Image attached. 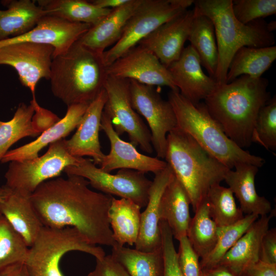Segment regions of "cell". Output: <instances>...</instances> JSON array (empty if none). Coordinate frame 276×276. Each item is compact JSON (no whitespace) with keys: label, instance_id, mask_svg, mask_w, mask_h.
Wrapping results in <instances>:
<instances>
[{"label":"cell","instance_id":"2","mask_svg":"<svg viewBox=\"0 0 276 276\" xmlns=\"http://www.w3.org/2000/svg\"><path fill=\"white\" fill-rule=\"evenodd\" d=\"M268 81L242 75L233 81L217 84L204 99L206 109L226 136L238 147H249L261 108L271 99Z\"/></svg>","mask_w":276,"mask_h":276},{"label":"cell","instance_id":"48","mask_svg":"<svg viewBox=\"0 0 276 276\" xmlns=\"http://www.w3.org/2000/svg\"><path fill=\"white\" fill-rule=\"evenodd\" d=\"M6 193V188L4 186L0 187V201H2Z\"/></svg>","mask_w":276,"mask_h":276},{"label":"cell","instance_id":"14","mask_svg":"<svg viewBox=\"0 0 276 276\" xmlns=\"http://www.w3.org/2000/svg\"><path fill=\"white\" fill-rule=\"evenodd\" d=\"M108 76L134 80L149 86H168L179 90L168 70L147 49L137 45L107 66Z\"/></svg>","mask_w":276,"mask_h":276},{"label":"cell","instance_id":"31","mask_svg":"<svg viewBox=\"0 0 276 276\" xmlns=\"http://www.w3.org/2000/svg\"><path fill=\"white\" fill-rule=\"evenodd\" d=\"M194 17L188 40L197 53L201 66L205 68L209 76L214 79L218 52L214 25L208 17L198 14L194 10Z\"/></svg>","mask_w":276,"mask_h":276},{"label":"cell","instance_id":"26","mask_svg":"<svg viewBox=\"0 0 276 276\" xmlns=\"http://www.w3.org/2000/svg\"><path fill=\"white\" fill-rule=\"evenodd\" d=\"M190 205V199L186 190L174 176L162 195L159 214L160 220L167 222L173 238L178 241L187 236L191 219Z\"/></svg>","mask_w":276,"mask_h":276},{"label":"cell","instance_id":"10","mask_svg":"<svg viewBox=\"0 0 276 276\" xmlns=\"http://www.w3.org/2000/svg\"><path fill=\"white\" fill-rule=\"evenodd\" d=\"M64 172L67 175L81 176L101 193L130 199L141 208L148 203L152 181L145 173L123 169L112 174L97 167L91 159L83 157L78 165L67 167Z\"/></svg>","mask_w":276,"mask_h":276},{"label":"cell","instance_id":"40","mask_svg":"<svg viewBox=\"0 0 276 276\" xmlns=\"http://www.w3.org/2000/svg\"><path fill=\"white\" fill-rule=\"evenodd\" d=\"M159 224L164 260L163 276H183L179 266L171 231L165 221L160 220Z\"/></svg>","mask_w":276,"mask_h":276},{"label":"cell","instance_id":"19","mask_svg":"<svg viewBox=\"0 0 276 276\" xmlns=\"http://www.w3.org/2000/svg\"><path fill=\"white\" fill-rule=\"evenodd\" d=\"M107 94L104 88L88 105L79 123L77 130L69 140H65L66 148L75 157L87 156L95 165H100L105 156L99 141V133Z\"/></svg>","mask_w":276,"mask_h":276},{"label":"cell","instance_id":"32","mask_svg":"<svg viewBox=\"0 0 276 276\" xmlns=\"http://www.w3.org/2000/svg\"><path fill=\"white\" fill-rule=\"evenodd\" d=\"M37 4L48 13L65 20L94 26L112 9H103L85 0H39Z\"/></svg>","mask_w":276,"mask_h":276},{"label":"cell","instance_id":"25","mask_svg":"<svg viewBox=\"0 0 276 276\" xmlns=\"http://www.w3.org/2000/svg\"><path fill=\"white\" fill-rule=\"evenodd\" d=\"M6 188V193L0 201V215L8 220L30 247L43 225L34 209L30 195Z\"/></svg>","mask_w":276,"mask_h":276},{"label":"cell","instance_id":"37","mask_svg":"<svg viewBox=\"0 0 276 276\" xmlns=\"http://www.w3.org/2000/svg\"><path fill=\"white\" fill-rule=\"evenodd\" d=\"M29 250L22 237L0 215V269L25 262Z\"/></svg>","mask_w":276,"mask_h":276},{"label":"cell","instance_id":"7","mask_svg":"<svg viewBox=\"0 0 276 276\" xmlns=\"http://www.w3.org/2000/svg\"><path fill=\"white\" fill-rule=\"evenodd\" d=\"M194 0H142L128 20L120 39L102 54L109 66L160 26L188 10Z\"/></svg>","mask_w":276,"mask_h":276},{"label":"cell","instance_id":"28","mask_svg":"<svg viewBox=\"0 0 276 276\" xmlns=\"http://www.w3.org/2000/svg\"><path fill=\"white\" fill-rule=\"evenodd\" d=\"M141 209L130 199L113 197L108 215L113 238L117 245H135L140 228Z\"/></svg>","mask_w":276,"mask_h":276},{"label":"cell","instance_id":"43","mask_svg":"<svg viewBox=\"0 0 276 276\" xmlns=\"http://www.w3.org/2000/svg\"><path fill=\"white\" fill-rule=\"evenodd\" d=\"M259 260L276 264V228L268 229L264 235L260 246Z\"/></svg>","mask_w":276,"mask_h":276},{"label":"cell","instance_id":"17","mask_svg":"<svg viewBox=\"0 0 276 276\" xmlns=\"http://www.w3.org/2000/svg\"><path fill=\"white\" fill-rule=\"evenodd\" d=\"M194 17V10H187L160 26L137 45L150 51L167 67L180 57Z\"/></svg>","mask_w":276,"mask_h":276},{"label":"cell","instance_id":"3","mask_svg":"<svg viewBox=\"0 0 276 276\" xmlns=\"http://www.w3.org/2000/svg\"><path fill=\"white\" fill-rule=\"evenodd\" d=\"M108 76L102 55L77 40L53 58L49 80L54 96L68 107L90 103L104 88Z\"/></svg>","mask_w":276,"mask_h":276},{"label":"cell","instance_id":"41","mask_svg":"<svg viewBox=\"0 0 276 276\" xmlns=\"http://www.w3.org/2000/svg\"><path fill=\"white\" fill-rule=\"evenodd\" d=\"M178 262L183 276H200L199 256L192 247L187 236L179 240Z\"/></svg>","mask_w":276,"mask_h":276},{"label":"cell","instance_id":"4","mask_svg":"<svg viewBox=\"0 0 276 276\" xmlns=\"http://www.w3.org/2000/svg\"><path fill=\"white\" fill-rule=\"evenodd\" d=\"M165 159L186 190L194 212L230 170L177 126L167 134Z\"/></svg>","mask_w":276,"mask_h":276},{"label":"cell","instance_id":"44","mask_svg":"<svg viewBox=\"0 0 276 276\" xmlns=\"http://www.w3.org/2000/svg\"><path fill=\"white\" fill-rule=\"evenodd\" d=\"M243 274L245 276H276V264L259 260L248 267Z\"/></svg>","mask_w":276,"mask_h":276},{"label":"cell","instance_id":"39","mask_svg":"<svg viewBox=\"0 0 276 276\" xmlns=\"http://www.w3.org/2000/svg\"><path fill=\"white\" fill-rule=\"evenodd\" d=\"M234 16L247 25L259 19L275 14V0H232Z\"/></svg>","mask_w":276,"mask_h":276},{"label":"cell","instance_id":"34","mask_svg":"<svg viewBox=\"0 0 276 276\" xmlns=\"http://www.w3.org/2000/svg\"><path fill=\"white\" fill-rule=\"evenodd\" d=\"M194 213L187 236L195 252L202 259L210 253L217 243L218 226L211 217L206 197Z\"/></svg>","mask_w":276,"mask_h":276},{"label":"cell","instance_id":"38","mask_svg":"<svg viewBox=\"0 0 276 276\" xmlns=\"http://www.w3.org/2000/svg\"><path fill=\"white\" fill-rule=\"evenodd\" d=\"M252 142L268 150H276V97H273L259 111L252 134Z\"/></svg>","mask_w":276,"mask_h":276},{"label":"cell","instance_id":"33","mask_svg":"<svg viewBox=\"0 0 276 276\" xmlns=\"http://www.w3.org/2000/svg\"><path fill=\"white\" fill-rule=\"evenodd\" d=\"M111 255L130 276H163L164 260L162 247L144 252L117 245Z\"/></svg>","mask_w":276,"mask_h":276},{"label":"cell","instance_id":"42","mask_svg":"<svg viewBox=\"0 0 276 276\" xmlns=\"http://www.w3.org/2000/svg\"><path fill=\"white\" fill-rule=\"evenodd\" d=\"M87 276H130L123 267L111 255L96 259L95 268Z\"/></svg>","mask_w":276,"mask_h":276},{"label":"cell","instance_id":"36","mask_svg":"<svg viewBox=\"0 0 276 276\" xmlns=\"http://www.w3.org/2000/svg\"><path fill=\"white\" fill-rule=\"evenodd\" d=\"M206 199L211 217L218 227L230 225L244 217L228 187L220 184L213 186L208 191Z\"/></svg>","mask_w":276,"mask_h":276},{"label":"cell","instance_id":"46","mask_svg":"<svg viewBox=\"0 0 276 276\" xmlns=\"http://www.w3.org/2000/svg\"><path fill=\"white\" fill-rule=\"evenodd\" d=\"M129 1V0H94L90 2L101 8L114 9L125 5Z\"/></svg>","mask_w":276,"mask_h":276},{"label":"cell","instance_id":"8","mask_svg":"<svg viewBox=\"0 0 276 276\" xmlns=\"http://www.w3.org/2000/svg\"><path fill=\"white\" fill-rule=\"evenodd\" d=\"M79 251L94 255L97 251L76 228L43 226L29 250L25 263L31 276H63L60 262L64 255Z\"/></svg>","mask_w":276,"mask_h":276},{"label":"cell","instance_id":"11","mask_svg":"<svg viewBox=\"0 0 276 276\" xmlns=\"http://www.w3.org/2000/svg\"><path fill=\"white\" fill-rule=\"evenodd\" d=\"M104 88L107 100L103 111L110 119L115 131L119 136L126 133L134 146L152 153L149 129L132 105L130 80L108 76Z\"/></svg>","mask_w":276,"mask_h":276},{"label":"cell","instance_id":"49","mask_svg":"<svg viewBox=\"0 0 276 276\" xmlns=\"http://www.w3.org/2000/svg\"><path fill=\"white\" fill-rule=\"evenodd\" d=\"M200 276H206L203 270L201 271Z\"/></svg>","mask_w":276,"mask_h":276},{"label":"cell","instance_id":"12","mask_svg":"<svg viewBox=\"0 0 276 276\" xmlns=\"http://www.w3.org/2000/svg\"><path fill=\"white\" fill-rule=\"evenodd\" d=\"M130 89L134 109L145 119L149 127L152 145L157 158H165L167 134L177 126L172 105L153 86L130 80Z\"/></svg>","mask_w":276,"mask_h":276},{"label":"cell","instance_id":"16","mask_svg":"<svg viewBox=\"0 0 276 276\" xmlns=\"http://www.w3.org/2000/svg\"><path fill=\"white\" fill-rule=\"evenodd\" d=\"M101 129L107 136L110 145L109 153L105 156L100 168L108 173L116 169H131L154 174L163 170L167 163L157 157L140 153L130 142L122 140L115 131L110 119L103 111Z\"/></svg>","mask_w":276,"mask_h":276},{"label":"cell","instance_id":"50","mask_svg":"<svg viewBox=\"0 0 276 276\" xmlns=\"http://www.w3.org/2000/svg\"><path fill=\"white\" fill-rule=\"evenodd\" d=\"M240 276H245V275H244V274H241V275H240Z\"/></svg>","mask_w":276,"mask_h":276},{"label":"cell","instance_id":"15","mask_svg":"<svg viewBox=\"0 0 276 276\" xmlns=\"http://www.w3.org/2000/svg\"><path fill=\"white\" fill-rule=\"evenodd\" d=\"M91 26L70 22L45 15L31 30L18 36L0 41V47L19 42H32L51 45L53 58L66 52Z\"/></svg>","mask_w":276,"mask_h":276},{"label":"cell","instance_id":"47","mask_svg":"<svg viewBox=\"0 0 276 276\" xmlns=\"http://www.w3.org/2000/svg\"><path fill=\"white\" fill-rule=\"evenodd\" d=\"M203 271L206 276H238L229 268L220 265Z\"/></svg>","mask_w":276,"mask_h":276},{"label":"cell","instance_id":"29","mask_svg":"<svg viewBox=\"0 0 276 276\" xmlns=\"http://www.w3.org/2000/svg\"><path fill=\"white\" fill-rule=\"evenodd\" d=\"M34 112V107L31 101L29 105L21 103L11 120L0 121V161L10 148L19 140L40 134L44 130L39 125L46 129Z\"/></svg>","mask_w":276,"mask_h":276},{"label":"cell","instance_id":"35","mask_svg":"<svg viewBox=\"0 0 276 276\" xmlns=\"http://www.w3.org/2000/svg\"><path fill=\"white\" fill-rule=\"evenodd\" d=\"M259 218V216L256 214L246 215L233 224L218 227L217 243L210 253L201 259V270H207L217 266L225 254Z\"/></svg>","mask_w":276,"mask_h":276},{"label":"cell","instance_id":"22","mask_svg":"<svg viewBox=\"0 0 276 276\" xmlns=\"http://www.w3.org/2000/svg\"><path fill=\"white\" fill-rule=\"evenodd\" d=\"M142 0H129L125 5L112 9L97 24L92 26L78 41L83 46L99 54L113 45L120 38L128 20Z\"/></svg>","mask_w":276,"mask_h":276},{"label":"cell","instance_id":"6","mask_svg":"<svg viewBox=\"0 0 276 276\" xmlns=\"http://www.w3.org/2000/svg\"><path fill=\"white\" fill-rule=\"evenodd\" d=\"M177 127L190 134L205 150L230 170L241 163L261 167L265 161L238 147L212 117L204 103L194 104L179 90L168 94Z\"/></svg>","mask_w":276,"mask_h":276},{"label":"cell","instance_id":"9","mask_svg":"<svg viewBox=\"0 0 276 276\" xmlns=\"http://www.w3.org/2000/svg\"><path fill=\"white\" fill-rule=\"evenodd\" d=\"M81 158L71 155L66 148L65 140L61 139L49 145L48 151L41 156L10 162L4 186L31 195L42 182L57 177L67 167L78 165Z\"/></svg>","mask_w":276,"mask_h":276},{"label":"cell","instance_id":"45","mask_svg":"<svg viewBox=\"0 0 276 276\" xmlns=\"http://www.w3.org/2000/svg\"><path fill=\"white\" fill-rule=\"evenodd\" d=\"M0 276H31L25 262L16 263L0 269Z\"/></svg>","mask_w":276,"mask_h":276},{"label":"cell","instance_id":"5","mask_svg":"<svg viewBox=\"0 0 276 276\" xmlns=\"http://www.w3.org/2000/svg\"><path fill=\"white\" fill-rule=\"evenodd\" d=\"M194 11L208 17L213 22L218 52V62L214 80L226 83L231 60L243 47L263 48L273 46L274 36L263 19L244 25L234 16L232 0L194 1Z\"/></svg>","mask_w":276,"mask_h":276},{"label":"cell","instance_id":"20","mask_svg":"<svg viewBox=\"0 0 276 276\" xmlns=\"http://www.w3.org/2000/svg\"><path fill=\"white\" fill-rule=\"evenodd\" d=\"M173 172L167 164L155 174L149 192L148 203L142 213L139 234L135 244L136 249L151 252L162 247L159 205L162 195L173 178Z\"/></svg>","mask_w":276,"mask_h":276},{"label":"cell","instance_id":"30","mask_svg":"<svg viewBox=\"0 0 276 276\" xmlns=\"http://www.w3.org/2000/svg\"><path fill=\"white\" fill-rule=\"evenodd\" d=\"M275 59V45L263 48L243 47L236 52L231 60L226 75V83L244 75L261 78Z\"/></svg>","mask_w":276,"mask_h":276},{"label":"cell","instance_id":"24","mask_svg":"<svg viewBox=\"0 0 276 276\" xmlns=\"http://www.w3.org/2000/svg\"><path fill=\"white\" fill-rule=\"evenodd\" d=\"M229 170L224 180L238 199L240 209L246 215L263 216L272 211L270 202L259 196L255 187V177L259 168L252 164L241 163Z\"/></svg>","mask_w":276,"mask_h":276},{"label":"cell","instance_id":"27","mask_svg":"<svg viewBox=\"0 0 276 276\" xmlns=\"http://www.w3.org/2000/svg\"><path fill=\"white\" fill-rule=\"evenodd\" d=\"M7 8L0 9V41L25 34L33 28L48 13L31 0H4Z\"/></svg>","mask_w":276,"mask_h":276},{"label":"cell","instance_id":"18","mask_svg":"<svg viewBox=\"0 0 276 276\" xmlns=\"http://www.w3.org/2000/svg\"><path fill=\"white\" fill-rule=\"evenodd\" d=\"M180 94L194 104L204 100L217 83L203 72L199 57L191 45L167 67Z\"/></svg>","mask_w":276,"mask_h":276},{"label":"cell","instance_id":"21","mask_svg":"<svg viewBox=\"0 0 276 276\" xmlns=\"http://www.w3.org/2000/svg\"><path fill=\"white\" fill-rule=\"evenodd\" d=\"M89 104L81 103L68 106L63 118L44 130L34 141L8 151L0 162L4 164L24 161L38 157V153L42 148L63 139L77 127Z\"/></svg>","mask_w":276,"mask_h":276},{"label":"cell","instance_id":"23","mask_svg":"<svg viewBox=\"0 0 276 276\" xmlns=\"http://www.w3.org/2000/svg\"><path fill=\"white\" fill-rule=\"evenodd\" d=\"M273 211L261 216L254 222L218 265L229 268L240 276L248 267L257 262L259 260L261 241L269 229L270 220L275 213Z\"/></svg>","mask_w":276,"mask_h":276},{"label":"cell","instance_id":"13","mask_svg":"<svg viewBox=\"0 0 276 276\" xmlns=\"http://www.w3.org/2000/svg\"><path fill=\"white\" fill-rule=\"evenodd\" d=\"M54 49L48 44L19 42L0 47V65L17 72L21 84L35 98L36 87L41 79L49 80Z\"/></svg>","mask_w":276,"mask_h":276},{"label":"cell","instance_id":"1","mask_svg":"<svg viewBox=\"0 0 276 276\" xmlns=\"http://www.w3.org/2000/svg\"><path fill=\"white\" fill-rule=\"evenodd\" d=\"M77 175L56 177L40 184L30 200L43 226L76 228L92 244L114 247L108 219L113 196L90 190Z\"/></svg>","mask_w":276,"mask_h":276}]
</instances>
